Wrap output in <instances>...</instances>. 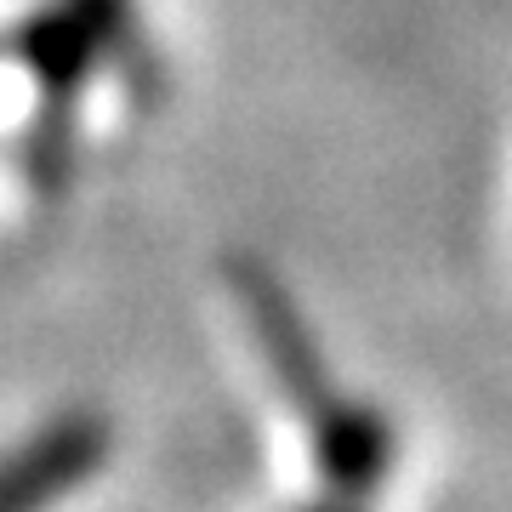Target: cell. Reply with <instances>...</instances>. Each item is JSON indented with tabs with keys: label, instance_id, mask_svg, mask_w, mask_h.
Segmentation results:
<instances>
[{
	"label": "cell",
	"instance_id": "obj_2",
	"mask_svg": "<svg viewBox=\"0 0 512 512\" xmlns=\"http://www.w3.org/2000/svg\"><path fill=\"white\" fill-rule=\"evenodd\" d=\"M109 450L114 427L103 410H86V404L57 410L12 450L6 478H0V512H52L69 490L109 467Z\"/></svg>",
	"mask_w": 512,
	"mask_h": 512
},
{
	"label": "cell",
	"instance_id": "obj_4",
	"mask_svg": "<svg viewBox=\"0 0 512 512\" xmlns=\"http://www.w3.org/2000/svg\"><path fill=\"white\" fill-rule=\"evenodd\" d=\"M296 512H370V495H348V490H319L313 501H302Z\"/></svg>",
	"mask_w": 512,
	"mask_h": 512
},
{
	"label": "cell",
	"instance_id": "obj_1",
	"mask_svg": "<svg viewBox=\"0 0 512 512\" xmlns=\"http://www.w3.org/2000/svg\"><path fill=\"white\" fill-rule=\"evenodd\" d=\"M222 279H228L234 302L245 308V325H251L256 353H262L274 387L285 393V404L296 410V421L308 427V439L330 433V427L353 410V399L336 387V376H330L325 353H319V342H313L308 319H302V308H296V296L285 291V279H279L262 256H245V251L222 262Z\"/></svg>",
	"mask_w": 512,
	"mask_h": 512
},
{
	"label": "cell",
	"instance_id": "obj_3",
	"mask_svg": "<svg viewBox=\"0 0 512 512\" xmlns=\"http://www.w3.org/2000/svg\"><path fill=\"white\" fill-rule=\"evenodd\" d=\"M313 450V467L325 478L330 490H348V495H376L382 490V478L393 473V461H399V427L387 416L382 404L370 399H353V410L330 433L308 439Z\"/></svg>",
	"mask_w": 512,
	"mask_h": 512
}]
</instances>
